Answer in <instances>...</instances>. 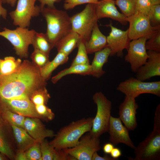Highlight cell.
<instances>
[{
    "instance_id": "d6986e66",
    "label": "cell",
    "mask_w": 160,
    "mask_h": 160,
    "mask_svg": "<svg viewBox=\"0 0 160 160\" xmlns=\"http://www.w3.org/2000/svg\"><path fill=\"white\" fill-rule=\"evenodd\" d=\"M16 151L12 127L4 121L0 124V153L8 159L14 160Z\"/></svg>"
},
{
    "instance_id": "60d3db41",
    "label": "cell",
    "mask_w": 160,
    "mask_h": 160,
    "mask_svg": "<svg viewBox=\"0 0 160 160\" xmlns=\"http://www.w3.org/2000/svg\"><path fill=\"white\" fill-rule=\"evenodd\" d=\"M61 0H37L40 3V7L41 10L47 5L49 7H55L54 4L56 2H58Z\"/></svg>"
},
{
    "instance_id": "44dd1931",
    "label": "cell",
    "mask_w": 160,
    "mask_h": 160,
    "mask_svg": "<svg viewBox=\"0 0 160 160\" xmlns=\"http://www.w3.org/2000/svg\"><path fill=\"white\" fill-rule=\"evenodd\" d=\"M106 37L100 31L96 21L93 26L89 40L85 43L88 54L95 53L106 47Z\"/></svg>"
},
{
    "instance_id": "9c48e42d",
    "label": "cell",
    "mask_w": 160,
    "mask_h": 160,
    "mask_svg": "<svg viewBox=\"0 0 160 160\" xmlns=\"http://www.w3.org/2000/svg\"><path fill=\"white\" fill-rule=\"evenodd\" d=\"M37 0H17L15 9L9 13L14 25L28 28L32 17H37L41 12L40 6L35 5Z\"/></svg>"
},
{
    "instance_id": "8d00e7d4",
    "label": "cell",
    "mask_w": 160,
    "mask_h": 160,
    "mask_svg": "<svg viewBox=\"0 0 160 160\" xmlns=\"http://www.w3.org/2000/svg\"><path fill=\"white\" fill-rule=\"evenodd\" d=\"M38 113L42 118V120L46 121H51L55 117V114L52 110L46 105H35Z\"/></svg>"
},
{
    "instance_id": "30bf717a",
    "label": "cell",
    "mask_w": 160,
    "mask_h": 160,
    "mask_svg": "<svg viewBox=\"0 0 160 160\" xmlns=\"http://www.w3.org/2000/svg\"><path fill=\"white\" fill-rule=\"evenodd\" d=\"M101 149L99 137L94 136L89 132L81 137L76 146L63 150L76 160H92L93 154Z\"/></svg>"
},
{
    "instance_id": "f35d334b",
    "label": "cell",
    "mask_w": 160,
    "mask_h": 160,
    "mask_svg": "<svg viewBox=\"0 0 160 160\" xmlns=\"http://www.w3.org/2000/svg\"><path fill=\"white\" fill-rule=\"evenodd\" d=\"M152 5L150 0H137L135 13L148 16Z\"/></svg>"
},
{
    "instance_id": "7dc6e473",
    "label": "cell",
    "mask_w": 160,
    "mask_h": 160,
    "mask_svg": "<svg viewBox=\"0 0 160 160\" xmlns=\"http://www.w3.org/2000/svg\"><path fill=\"white\" fill-rule=\"evenodd\" d=\"M17 0H6V3L10 5L11 7H14L16 4Z\"/></svg>"
},
{
    "instance_id": "2e32d148",
    "label": "cell",
    "mask_w": 160,
    "mask_h": 160,
    "mask_svg": "<svg viewBox=\"0 0 160 160\" xmlns=\"http://www.w3.org/2000/svg\"><path fill=\"white\" fill-rule=\"evenodd\" d=\"M95 14L97 19L109 18L126 25L128 23L127 17L117 9L114 0H100L94 4Z\"/></svg>"
},
{
    "instance_id": "816d5d0a",
    "label": "cell",
    "mask_w": 160,
    "mask_h": 160,
    "mask_svg": "<svg viewBox=\"0 0 160 160\" xmlns=\"http://www.w3.org/2000/svg\"><path fill=\"white\" fill-rule=\"evenodd\" d=\"M4 121L1 118V117L0 116V124L3 123Z\"/></svg>"
},
{
    "instance_id": "9a60e30c",
    "label": "cell",
    "mask_w": 160,
    "mask_h": 160,
    "mask_svg": "<svg viewBox=\"0 0 160 160\" xmlns=\"http://www.w3.org/2000/svg\"><path fill=\"white\" fill-rule=\"evenodd\" d=\"M138 107L135 98L126 95L119 106V118L129 131L134 130L137 127L136 114Z\"/></svg>"
},
{
    "instance_id": "6da1fadb",
    "label": "cell",
    "mask_w": 160,
    "mask_h": 160,
    "mask_svg": "<svg viewBox=\"0 0 160 160\" xmlns=\"http://www.w3.org/2000/svg\"><path fill=\"white\" fill-rule=\"evenodd\" d=\"M46 81L41 76L39 68L33 63L24 60L15 72L0 75V98H30L35 90L46 87Z\"/></svg>"
},
{
    "instance_id": "681fc988",
    "label": "cell",
    "mask_w": 160,
    "mask_h": 160,
    "mask_svg": "<svg viewBox=\"0 0 160 160\" xmlns=\"http://www.w3.org/2000/svg\"><path fill=\"white\" fill-rule=\"evenodd\" d=\"M7 159L6 156L0 153V160H6Z\"/></svg>"
},
{
    "instance_id": "ffe728a7",
    "label": "cell",
    "mask_w": 160,
    "mask_h": 160,
    "mask_svg": "<svg viewBox=\"0 0 160 160\" xmlns=\"http://www.w3.org/2000/svg\"><path fill=\"white\" fill-rule=\"evenodd\" d=\"M24 127L33 139L40 143L46 138L55 135L53 131L47 128L41 120L37 118L25 117Z\"/></svg>"
},
{
    "instance_id": "d4e9b609",
    "label": "cell",
    "mask_w": 160,
    "mask_h": 160,
    "mask_svg": "<svg viewBox=\"0 0 160 160\" xmlns=\"http://www.w3.org/2000/svg\"><path fill=\"white\" fill-rule=\"evenodd\" d=\"M0 116L11 126H15L24 129V122L26 117L12 111L0 98Z\"/></svg>"
},
{
    "instance_id": "5bb4252c",
    "label": "cell",
    "mask_w": 160,
    "mask_h": 160,
    "mask_svg": "<svg viewBox=\"0 0 160 160\" xmlns=\"http://www.w3.org/2000/svg\"><path fill=\"white\" fill-rule=\"evenodd\" d=\"M129 131L123 125L119 117L111 116L107 132L109 135L110 143L114 145L122 143L134 149L135 146L130 139Z\"/></svg>"
},
{
    "instance_id": "8992f818",
    "label": "cell",
    "mask_w": 160,
    "mask_h": 160,
    "mask_svg": "<svg viewBox=\"0 0 160 160\" xmlns=\"http://www.w3.org/2000/svg\"><path fill=\"white\" fill-rule=\"evenodd\" d=\"M36 32L28 28L17 27L11 30L6 28L0 31V36L7 39L13 47L16 54L20 57L26 58L28 56V47L32 44Z\"/></svg>"
},
{
    "instance_id": "1f68e13d",
    "label": "cell",
    "mask_w": 160,
    "mask_h": 160,
    "mask_svg": "<svg viewBox=\"0 0 160 160\" xmlns=\"http://www.w3.org/2000/svg\"><path fill=\"white\" fill-rule=\"evenodd\" d=\"M137 0H116L115 5L121 10L122 13L127 17L134 14Z\"/></svg>"
},
{
    "instance_id": "e0dca14e",
    "label": "cell",
    "mask_w": 160,
    "mask_h": 160,
    "mask_svg": "<svg viewBox=\"0 0 160 160\" xmlns=\"http://www.w3.org/2000/svg\"><path fill=\"white\" fill-rule=\"evenodd\" d=\"M0 98L15 113L26 117L37 118L42 120L36 110L34 104L29 98L24 97L9 100Z\"/></svg>"
},
{
    "instance_id": "f546056e",
    "label": "cell",
    "mask_w": 160,
    "mask_h": 160,
    "mask_svg": "<svg viewBox=\"0 0 160 160\" xmlns=\"http://www.w3.org/2000/svg\"><path fill=\"white\" fill-rule=\"evenodd\" d=\"M77 47H78L77 53L71 65L90 64L84 41L80 38Z\"/></svg>"
},
{
    "instance_id": "d6a6232c",
    "label": "cell",
    "mask_w": 160,
    "mask_h": 160,
    "mask_svg": "<svg viewBox=\"0 0 160 160\" xmlns=\"http://www.w3.org/2000/svg\"><path fill=\"white\" fill-rule=\"evenodd\" d=\"M145 47L147 50L160 52V26L156 28L147 40Z\"/></svg>"
},
{
    "instance_id": "3957f363",
    "label": "cell",
    "mask_w": 160,
    "mask_h": 160,
    "mask_svg": "<svg viewBox=\"0 0 160 160\" xmlns=\"http://www.w3.org/2000/svg\"><path fill=\"white\" fill-rule=\"evenodd\" d=\"M47 25L45 34L54 47L57 42L72 30L70 17L65 11L55 7H44L41 10Z\"/></svg>"
},
{
    "instance_id": "f1b7e54d",
    "label": "cell",
    "mask_w": 160,
    "mask_h": 160,
    "mask_svg": "<svg viewBox=\"0 0 160 160\" xmlns=\"http://www.w3.org/2000/svg\"><path fill=\"white\" fill-rule=\"evenodd\" d=\"M32 45L34 49H37L49 56L50 51L54 47L45 33L36 32L33 37Z\"/></svg>"
},
{
    "instance_id": "ab89813d",
    "label": "cell",
    "mask_w": 160,
    "mask_h": 160,
    "mask_svg": "<svg viewBox=\"0 0 160 160\" xmlns=\"http://www.w3.org/2000/svg\"><path fill=\"white\" fill-rule=\"evenodd\" d=\"M100 0H65L63 7L66 10L72 9L81 4H95Z\"/></svg>"
},
{
    "instance_id": "7c38bea8",
    "label": "cell",
    "mask_w": 160,
    "mask_h": 160,
    "mask_svg": "<svg viewBox=\"0 0 160 160\" xmlns=\"http://www.w3.org/2000/svg\"><path fill=\"white\" fill-rule=\"evenodd\" d=\"M129 23L128 30V37L130 40L137 39L142 37L148 39L158 27L152 26L148 16L135 13L127 17Z\"/></svg>"
},
{
    "instance_id": "ee69618b",
    "label": "cell",
    "mask_w": 160,
    "mask_h": 160,
    "mask_svg": "<svg viewBox=\"0 0 160 160\" xmlns=\"http://www.w3.org/2000/svg\"><path fill=\"white\" fill-rule=\"evenodd\" d=\"M114 145L111 143H107L105 144L103 147V151L106 154H110L114 148Z\"/></svg>"
},
{
    "instance_id": "4fadbf2b",
    "label": "cell",
    "mask_w": 160,
    "mask_h": 160,
    "mask_svg": "<svg viewBox=\"0 0 160 160\" xmlns=\"http://www.w3.org/2000/svg\"><path fill=\"white\" fill-rule=\"evenodd\" d=\"M108 26L111 29L109 35L106 37V47L111 50L110 56L116 55L122 57L123 51L128 48L130 40L128 35V30L123 31L113 26L110 23Z\"/></svg>"
},
{
    "instance_id": "5b68a950",
    "label": "cell",
    "mask_w": 160,
    "mask_h": 160,
    "mask_svg": "<svg viewBox=\"0 0 160 160\" xmlns=\"http://www.w3.org/2000/svg\"><path fill=\"white\" fill-rule=\"evenodd\" d=\"M97 105L96 115L93 118L92 127L89 132L94 136L100 137L108 132L112 109V103L101 92H97L93 96Z\"/></svg>"
},
{
    "instance_id": "b9f144b4",
    "label": "cell",
    "mask_w": 160,
    "mask_h": 160,
    "mask_svg": "<svg viewBox=\"0 0 160 160\" xmlns=\"http://www.w3.org/2000/svg\"><path fill=\"white\" fill-rule=\"evenodd\" d=\"M92 160H116V159L107 155L103 156H100L98 154L97 152H95L92 155Z\"/></svg>"
},
{
    "instance_id": "f907efd6",
    "label": "cell",
    "mask_w": 160,
    "mask_h": 160,
    "mask_svg": "<svg viewBox=\"0 0 160 160\" xmlns=\"http://www.w3.org/2000/svg\"><path fill=\"white\" fill-rule=\"evenodd\" d=\"M0 2L2 3H6V0H0Z\"/></svg>"
},
{
    "instance_id": "ac0fdd59",
    "label": "cell",
    "mask_w": 160,
    "mask_h": 160,
    "mask_svg": "<svg viewBox=\"0 0 160 160\" xmlns=\"http://www.w3.org/2000/svg\"><path fill=\"white\" fill-rule=\"evenodd\" d=\"M148 59L136 72V78L142 81L160 76V52L148 50Z\"/></svg>"
},
{
    "instance_id": "52a82bcc",
    "label": "cell",
    "mask_w": 160,
    "mask_h": 160,
    "mask_svg": "<svg viewBox=\"0 0 160 160\" xmlns=\"http://www.w3.org/2000/svg\"><path fill=\"white\" fill-rule=\"evenodd\" d=\"M72 30L77 33L85 42L89 39L96 17L94 4H88L81 12L70 17Z\"/></svg>"
},
{
    "instance_id": "277c9868",
    "label": "cell",
    "mask_w": 160,
    "mask_h": 160,
    "mask_svg": "<svg viewBox=\"0 0 160 160\" xmlns=\"http://www.w3.org/2000/svg\"><path fill=\"white\" fill-rule=\"evenodd\" d=\"M134 160H160V104L156 106L153 129L134 149Z\"/></svg>"
},
{
    "instance_id": "4316f807",
    "label": "cell",
    "mask_w": 160,
    "mask_h": 160,
    "mask_svg": "<svg viewBox=\"0 0 160 160\" xmlns=\"http://www.w3.org/2000/svg\"><path fill=\"white\" fill-rule=\"evenodd\" d=\"M68 60V56L61 52L58 53L51 61L44 67L40 68L41 75L46 81L50 78L52 72L59 66L66 63Z\"/></svg>"
},
{
    "instance_id": "bcb514c9",
    "label": "cell",
    "mask_w": 160,
    "mask_h": 160,
    "mask_svg": "<svg viewBox=\"0 0 160 160\" xmlns=\"http://www.w3.org/2000/svg\"><path fill=\"white\" fill-rule=\"evenodd\" d=\"M2 4V3L0 2V17H1L4 19L6 20L7 16V11L3 7Z\"/></svg>"
},
{
    "instance_id": "4dcf8cb0",
    "label": "cell",
    "mask_w": 160,
    "mask_h": 160,
    "mask_svg": "<svg viewBox=\"0 0 160 160\" xmlns=\"http://www.w3.org/2000/svg\"><path fill=\"white\" fill-rule=\"evenodd\" d=\"M50 97L45 87L39 89L34 91L31 95L30 99L35 105H47Z\"/></svg>"
},
{
    "instance_id": "484cf974",
    "label": "cell",
    "mask_w": 160,
    "mask_h": 160,
    "mask_svg": "<svg viewBox=\"0 0 160 160\" xmlns=\"http://www.w3.org/2000/svg\"><path fill=\"white\" fill-rule=\"evenodd\" d=\"M91 69L90 64H78L71 65L67 68L60 71L53 77L52 82L55 84L63 77L71 74H77L83 76L91 75Z\"/></svg>"
},
{
    "instance_id": "d590c367",
    "label": "cell",
    "mask_w": 160,
    "mask_h": 160,
    "mask_svg": "<svg viewBox=\"0 0 160 160\" xmlns=\"http://www.w3.org/2000/svg\"><path fill=\"white\" fill-rule=\"evenodd\" d=\"M25 153L27 160H42L40 143L36 142Z\"/></svg>"
},
{
    "instance_id": "c3c4849f",
    "label": "cell",
    "mask_w": 160,
    "mask_h": 160,
    "mask_svg": "<svg viewBox=\"0 0 160 160\" xmlns=\"http://www.w3.org/2000/svg\"><path fill=\"white\" fill-rule=\"evenodd\" d=\"M152 5L160 4V0H150Z\"/></svg>"
},
{
    "instance_id": "f6af8a7d",
    "label": "cell",
    "mask_w": 160,
    "mask_h": 160,
    "mask_svg": "<svg viewBox=\"0 0 160 160\" xmlns=\"http://www.w3.org/2000/svg\"><path fill=\"white\" fill-rule=\"evenodd\" d=\"M15 160H27L25 152L16 151L15 153Z\"/></svg>"
},
{
    "instance_id": "ba28073f",
    "label": "cell",
    "mask_w": 160,
    "mask_h": 160,
    "mask_svg": "<svg viewBox=\"0 0 160 160\" xmlns=\"http://www.w3.org/2000/svg\"><path fill=\"white\" fill-rule=\"evenodd\" d=\"M117 90L125 95L134 98L143 94H150L160 97V81L145 82L131 77L121 82Z\"/></svg>"
},
{
    "instance_id": "74e56055",
    "label": "cell",
    "mask_w": 160,
    "mask_h": 160,
    "mask_svg": "<svg viewBox=\"0 0 160 160\" xmlns=\"http://www.w3.org/2000/svg\"><path fill=\"white\" fill-rule=\"evenodd\" d=\"M148 17L152 26H160V4L152 5Z\"/></svg>"
},
{
    "instance_id": "cb8c5ba5",
    "label": "cell",
    "mask_w": 160,
    "mask_h": 160,
    "mask_svg": "<svg viewBox=\"0 0 160 160\" xmlns=\"http://www.w3.org/2000/svg\"><path fill=\"white\" fill-rule=\"evenodd\" d=\"M80 39L78 34L71 30L60 39L55 47H56L58 52H63L68 56L77 47Z\"/></svg>"
},
{
    "instance_id": "7bdbcfd3",
    "label": "cell",
    "mask_w": 160,
    "mask_h": 160,
    "mask_svg": "<svg viewBox=\"0 0 160 160\" xmlns=\"http://www.w3.org/2000/svg\"><path fill=\"white\" fill-rule=\"evenodd\" d=\"M110 154L111 157L117 160V159L121 156L122 153L119 148H114Z\"/></svg>"
},
{
    "instance_id": "7402d4cb",
    "label": "cell",
    "mask_w": 160,
    "mask_h": 160,
    "mask_svg": "<svg viewBox=\"0 0 160 160\" xmlns=\"http://www.w3.org/2000/svg\"><path fill=\"white\" fill-rule=\"evenodd\" d=\"M11 127L16 151L25 152L37 142L24 129L15 126Z\"/></svg>"
},
{
    "instance_id": "836d02e7",
    "label": "cell",
    "mask_w": 160,
    "mask_h": 160,
    "mask_svg": "<svg viewBox=\"0 0 160 160\" xmlns=\"http://www.w3.org/2000/svg\"><path fill=\"white\" fill-rule=\"evenodd\" d=\"M31 58L32 62L39 68L44 67L50 61L49 55L36 49H34Z\"/></svg>"
},
{
    "instance_id": "7a4b0ae2",
    "label": "cell",
    "mask_w": 160,
    "mask_h": 160,
    "mask_svg": "<svg viewBox=\"0 0 160 160\" xmlns=\"http://www.w3.org/2000/svg\"><path fill=\"white\" fill-rule=\"evenodd\" d=\"M93 118H83L72 121L63 127L55 134L49 144L57 150L75 146L78 143L81 137L91 130Z\"/></svg>"
},
{
    "instance_id": "8fae6325",
    "label": "cell",
    "mask_w": 160,
    "mask_h": 160,
    "mask_svg": "<svg viewBox=\"0 0 160 160\" xmlns=\"http://www.w3.org/2000/svg\"><path fill=\"white\" fill-rule=\"evenodd\" d=\"M148 39L144 37L130 41L124 60L130 65L132 71L136 73L138 69L146 62L148 55L145 47Z\"/></svg>"
},
{
    "instance_id": "603a6c76",
    "label": "cell",
    "mask_w": 160,
    "mask_h": 160,
    "mask_svg": "<svg viewBox=\"0 0 160 160\" xmlns=\"http://www.w3.org/2000/svg\"><path fill=\"white\" fill-rule=\"evenodd\" d=\"M110 54V49L107 47L95 53L93 60L90 64L91 75L98 78L105 73V71L103 69V67L108 62Z\"/></svg>"
},
{
    "instance_id": "83f0119b",
    "label": "cell",
    "mask_w": 160,
    "mask_h": 160,
    "mask_svg": "<svg viewBox=\"0 0 160 160\" xmlns=\"http://www.w3.org/2000/svg\"><path fill=\"white\" fill-rule=\"evenodd\" d=\"M22 63L20 59H16L12 56L6 57L3 59H0V75H7L15 72Z\"/></svg>"
},
{
    "instance_id": "e575fe53",
    "label": "cell",
    "mask_w": 160,
    "mask_h": 160,
    "mask_svg": "<svg viewBox=\"0 0 160 160\" xmlns=\"http://www.w3.org/2000/svg\"><path fill=\"white\" fill-rule=\"evenodd\" d=\"M42 160H54L55 149L45 139L40 143Z\"/></svg>"
}]
</instances>
